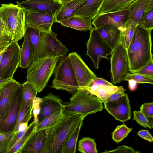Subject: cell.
Listing matches in <instances>:
<instances>
[{
  "label": "cell",
  "instance_id": "obj_1",
  "mask_svg": "<svg viewBox=\"0 0 153 153\" xmlns=\"http://www.w3.org/2000/svg\"><path fill=\"white\" fill-rule=\"evenodd\" d=\"M152 30L137 25L127 49L130 64V72L134 73L153 59L152 53Z\"/></svg>",
  "mask_w": 153,
  "mask_h": 153
},
{
  "label": "cell",
  "instance_id": "obj_2",
  "mask_svg": "<svg viewBox=\"0 0 153 153\" xmlns=\"http://www.w3.org/2000/svg\"><path fill=\"white\" fill-rule=\"evenodd\" d=\"M86 116L81 114L65 115L48 129L44 153H61L71 133Z\"/></svg>",
  "mask_w": 153,
  "mask_h": 153
},
{
  "label": "cell",
  "instance_id": "obj_3",
  "mask_svg": "<svg viewBox=\"0 0 153 153\" xmlns=\"http://www.w3.org/2000/svg\"><path fill=\"white\" fill-rule=\"evenodd\" d=\"M103 109L102 101L97 97L86 91L79 90L64 105V114L68 116L81 114L88 115L101 111Z\"/></svg>",
  "mask_w": 153,
  "mask_h": 153
},
{
  "label": "cell",
  "instance_id": "obj_4",
  "mask_svg": "<svg viewBox=\"0 0 153 153\" xmlns=\"http://www.w3.org/2000/svg\"><path fill=\"white\" fill-rule=\"evenodd\" d=\"M60 57H45L33 62L28 68L27 81L31 83L38 93L47 86Z\"/></svg>",
  "mask_w": 153,
  "mask_h": 153
},
{
  "label": "cell",
  "instance_id": "obj_5",
  "mask_svg": "<svg viewBox=\"0 0 153 153\" xmlns=\"http://www.w3.org/2000/svg\"><path fill=\"white\" fill-rule=\"evenodd\" d=\"M51 87L75 93L80 88L76 79L69 55L65 56L56 66Z\"/></svg>",
  "mask_w": 153,
  "mask_h": 153
},
{
  "label": "cell",
  "instance_id": "obj_6",
  "mask_svg": "<svg viewBox=\"0 0 153 153\" xmlns=\"http://www.w3.org/2000/svg\"><path fill=\"white\" fill-rule=\"evenodd\" d=\"M110 73L114 84L120 82L130 72V64L127 49L120 34L119 40L112 50L110 57Z\"/></svg>",
  "mask_w": 153,
  "mask_h": 153
},
{
  "label": "cell",
  "instance_id": "obj_7",
  "mask_svg": "<svg viewBox=\"0 0 153 153\" xmlns=\"http://www.w3.org/2000/svg\"><path fill=\"white\" fill-rule=\"evenodd\" d=\"M90 36L86 43V55L92 60L94 67L98 69L100 60L111 55L112 50L100 37L95 27L90 31Z\"/></svg>",
  "mask_w": 153,
  "mask_h": 153
},
{
  "label": "cell",
  "instance_id": "obj_8",
  "mask_svg": "<svg viewBox=\"0 0 153 153\" xmlns=\"http://www.w3.org/2000/svg\"><path fill=\"white\" fill-rule=\"evenodd\" d=\"M21 48L18 42L11 41L0 62V77L13 78L19 66Z\"/></svg>",
  "mask_w": 153,
  "mask_h": 153
},
{
  "label": "cell",
  "instance_id": "obj_9",
  "mask_svg": "<svg viewBox=\"0 0 153 153\" xmlns=\"http://www.w3.org/2000/svg\"><path fill=\"white\" fill-rule=\"evenodd\" d=\"M57 35L52 31H40L42 57H56L65 56L68 50L57 37Z\"/></svg>",
  "mask_w": 153,
  "mask_h": 153
},
{
  "label": "cell",
  "instance_id": "obj_10",
  "mask_svg": "<svg viewBox=\"0 0 153 153\" xmlns=\"http://www.w3.org/2000/svg\"><path fill=\"white\" fill-rule=\"evenodd\" d=\"M22 88L20 84L14 91L6 116L0 121V133L14 131L22 103Z\"/></svg>",
  "mask_w": 153,
  "mask_h": 153
},
{
  "label": "cell",
  "instance_id": "obj_11",
  "mask_svg": "<svg viewBox=\"0 0 153 153\" xmlns=\"http://www.w3.org/2000/svg\"><path fill=\"white\" fill-rule=\"evenodd\" d=\"M68 55L80 90L85 91L92 81L97 76L76 52H72Z\"/></svg>",
  "mask_w": 153,
  "mask_h": 153
},
{
  "label": "cell",
  "instance_id": "obj_12",
  "mask_svg": "<svg viewBox=\"0 0 153 153\" xmlns=\"http://www.w3.org/2000/svg\"><path fill=\"white\" fill-rule=\"evenodd\" d=\"M129 11L128 9L98 14L93 19L92 24L96 29L112 25L122 31L128 20Z\"/></svg>",
  "mask_w": 153,
  "mask_h": 153
},
{
  "label": "cell",
  "instance_id": "obj_13",
  "mask_svg": "<svg viewBox=\"0 0 153 153\" xmlns=\"http://www.w3.org/2000/svg\"><path fill=\"white\" fill-rule=\"evenodd\" d=\"M104 104L105 108L116 120L125 122L130 119L131 108L127 94L115 100Z\"/></svg>",
  "mask_w": 153,
  "mask_h": 153
},
{
  "label": "cell",
  "instance_id": "obj_14",
  "mask_svg": "<svg viewBox=\"0 0 153 153\" xmlns=\"http://www.w3.org/2000/svg\"><path fill=\"white\" fill-rule=\"evenodd\" d=\"M25 11L26 25L32 26L43 32L52 31L51 28L55 22V15L49 12Z\"/></svg>",
  "mask_w": 153,
  "mask_h": 153
},
{
  "label": "cell",
  "instance_id": "obj_15",
  "mask_svg": "<svg viewBox=\"0 0 153 153\" xmlns=\"http://www.w3.org/2000/svg\"><path fill=\"white\" fill-rule=\"evenodd\" d=\"M17 4L27 11L49 12L55 15L62 6L54 0H26L17 1Z\"/></svg>",
  "mask_w": 153,
  "mask_h": 153
},
{
  "label": "cell",
  "instance_id": "obj_16",
  "mask_svg": "<svg viewBox=\"0 0 153 153\" xmlns=\"http://www.w3.org/2000/svg\"><path fill=\"white\" fill-rule=\"evenodd\" d=\"M48 129L35 131L30 136L19 153H44Z\"/></svg>",
  "mask_w": 153,
  "mask_h": 153
},
{
  "label": "cell",
  "instance_id": "obj_17",
  "mask_svg": "<svg viewBox=\"0 0 153 153\" xmlns=\"http://www.w3.org/2000/svg\"><path fill=\"white\" fill-rule=\"evenodd\" d=\"M42 98L38 123L52 113L62 109L64 106L62 100L51 92Z\"/></svg>",
  "mask_w": 153,
  "mask_h": 153
},
{
  "label": "cell",
  "instance_id": "obj_18",
  "mask_svg": "<svg viewBox=\"0 0 153 153\" xmlns=\"http://www.w3.org/2000/svg\"><path fill=\"white\" fill-rule=\"evenodd\" d=\"M20 84L13 79L3 87L0 99V121L6 116L13 95Z\"/></svg>",
  "mask_w": 153,
  "mask_h": 153
},
{
  "label": "cell",
  "instance_id": "obj_19",
  "mask_svg": "<svg viewBox=\"0 0 153 153\" xmlns=\"http://www.w3.org/2000/svg\"><path fill=\"white\" fill-rule=\"evenodd\" d=\"M96 29L103 40L113 50L119 40L120 30L112 25H107Z\"/></svg>",
  "mask_w": 153,
  "mask_h": 153
},
{
  "label": "cell",
  "instance_id": "obj_20",
  "mask_svg": "<svg viewBox=\"0 0 153 153\" xmlns=\"http://www.w3.org/2000/svg\"><path fill=\"white\" fill-rule=\"evenodd\" d=\"M25 27V11L21 8L12 23L10 30L11 41L18 42L24 37Z\"/></svg>",
  "mask_w": 153,
  "mask_h": 153
},
{
  "label": "cell",
  "instance_id": "obj_21",
  "mask_svg": "<svg viewBox=\"0 0 153 153\" xmlns=\"http://www.w3.org/2000/svg\"><path fill=\"white\" fill-rule=\"evenodd\" d=\"M92 21L90 19L75 15L62 20L59 23L63 26L85 31H90L93 27Z\"/></svg>",
  "mask_w": 153,
  "mask_h": 153
},
{
  "label": "cell",
  "instance_id": "obj_22",
  "mask_svg": "<svg viewBox=\"0 0 153 153\" xmlns=\"http://www.w3.org/2000/svg\"><path fill=\"white\" fill-rule=\"evenodd\" d=\"M40 31L28 25H26L24 36L27 38L34 52L33 62L42 58L41 42L39 38Z\"/></svg>",
  "mask_w": 153,
  "mask_h": 153
},
{
  "label": "cell",
  "instance_id": "obj_23",
  "mask_svg": "<svg viewBox=\"0 0 153 153\" xmlns=\"http://www.w3.org/2000/svg\"><path fill=\"white\" fill-rule=\"evenodd\" d=\"M149 0H136L129 9L128 20H131L136 25H142L144 16Z\"/></svg>",
  "mask_w": 153,
  "mask_h": 153
},
{
  "label": "cell",
  "instance_id": "obj_24",
  "mask_svg": "<svg viewBox=\"0 0 153 153\" xmlns=\"http://www.w3.org/2000/svg\"><path fill=\"white\" fill-rule=\"evenodd\" d=\"M85 0H73L62 5L55 16V22L59 23L62 20L75 15Z\"/></svg>",
  "mask_w": 153,
  "mask_h": 153
},
{
  "label": "cell",
  "instance_id": "obj_25",
  "mask_svg": "<svg viewBox=\"0 0 153 153\" xmlns=\"http://www.w3.org/2000/svg\"><path fill=\"white\" fill-rule=\"evenodd\" d=\"M136 0H103L98 14L128 9Z\"/></svg>",
  "mask_w": 153,
  "mask_h": 153
},
{
  "label": "cell",
  "instance_id": "obj_26",
  "mask_svg": "<svg viewBox=\"0 0 153 153\" xmlns=\"http://www.w3.org/2000/svg\"><path fill=\"white\" fill-rule=\"evenodd\" d=\"M103 0H85L76 12L75 15L93 19L98 15Z\"/></svg>",
  "mask_w": 153,
  "mask_h": 153
},
{
  "label": "cell",
  "instance_id": "obj_27",
  "mask_svg": "<svg viewBox=\"0 0 153 153\" xmlns=\"http://www.w3.org/2000/svg\"><path fill=\"white\" fill-rule=\"evenodd\" d=\"M20 8L21 7L17 4L13 3L3 4L0 7L1 19L10 35V30L12 23Z\"/></svg>",
  "mask_w": 153,
  "mask_h": 153
},
{
  "label": "cell",
  "instance_id": "obj_28",
  "mask_svg": "<svg viewBox=\"0 0 153 153\" xmlns=\"http://www.w3.org/2000/svg\"><path fill=\"white\" fill-rule=\"evenodd\" d=\"M24 40L20 50L19 66L23 68H28L33 62L34 52L27 38L24 36Z\"/></svg>",
  "mask_w": 153,
  "mask_h": 153
},
{
  "label": "cell",
  "instance_id": "obj_29",
  "mask_svg": "<svg viewBox=\"0 0 153 153\" xmlns=\"http://www.w3.org/2000/svg\"><path fill=\"white\" fill-rule=\"evenodd\" d=\"M121 87L112 85L92 86L87 87L86 91L98 97L102 102Z\"/></svg>",
  "mask_w": 153,
  "mask_h": 153
},
{
  "label": "cell",
  "instance_id": "obj_30",
  "mask_svg": "<svg viewBox=\"0 0 153 153\" xmlns=\"http://www.w3.org/2000/svg\"><path fill=\"white\" fill-rule=\"evenodd\" d=\"M65 116L62 109L52 113L37 123L36 131L50 128L57 123Z\"/></svg>",
  "mask_w": 153,
  "mask_h": 153
},
{
  "label": "cell",
  "instance_id": "obj_31",
  "mask_svg": "<svg viewBox=\"0 0 153 153\" xmlns=\"http://www.w3.org/2000/svg\"><path fill=\"white\" fill-rule=\"evenodd\" d=\"M37 123L34 121L32 122L19 140L6 153H19L29 137L36 131Z\"/></svg>",
  "mask_w": 153,
  "mask_h": 153
},
{
  "label": "cell",
  "instance_id": "obj_32",
  "mask_svg": "<svg viewBox=\"0 0 153 153\" xmlns=\"http://www.w3.org/2000/svg\"><path fill=\"white\" fill-rule=\"evenodd\" d=\"M83 122V121L81 122L71 133L61 153H75L76 152L77 140Z\"/></svg>",
  "mask_w": 153,
  "mask_h": 153
},
{
  "label": "cell",
  "instance_id": "obj_33",
  "mask_svg": "<svg viewBox=\"0 0 153 153\" xmlns=\"http://www.w3.org/2000/svg\"><path fill=\"white\" fill-rule=\"evenodd\" d=\"M22 85V103L33 104V101L36 97L38 92L32 85L27 81Z\"/></svg>",
  "mask_w": 153,
  "mask_h": 153
},
{
  "label": "cell",
  "instance_id": "obj_34",
  "mask_svg": "<svg viewBox=\"0 0 153 153\" xmlns=\"http://www.w3.org/2000/svg\"><path fill=\"white\" fill-rule=\"evenodd\" d=\"M78 150L82 153L98 152L94 139L89 137H84L79 141Z\"/></svg>",
  "mask_w": 153,
  "mask_h": 153
},
{
  "label": "cell",
  "instance_id": "obj_35",
  "mask_svg": "<svg viewBox=\"0 0 153 153\" xmlns=\"http://www.w3.org/2000/svg\"><path fill=\"white\" fill-rule=\"evenodd\" d=\"M136 26L132 21L128 20L124 29L121 31V35L123 43L126 49L133 35Z\"/></svg>",
  "mask_w": 153,
  "mask_h": 153
},
{
  "label": "cell",
  "instance_id": "obj_36",
  "mask_svg": "<svg viewBox=\"0 0 153 153\" xmlns=\"http://www.w3.org/2000/svg\"><path fill=\"white\" fill-rule=\"evenodd\" d=\"M32 105L33 104L27 105L22 103L15 129L19 123H28L32 116Z\"/></svg>",
  "mask_w": 153,
  "mask_h": 153
},
{
  "label": "cell",
  "instance_id": "obj_37",
  "mask_svg": "<svg viewBox=\"0 0 153 153\" xmlns=\"http://www.w3.org/2000/svg\"><path fill=\"white\" fill-rule=\"evenodd\" d=\"M132 131V128L128 127L125 124L118 125L112 133V139L118 143L127 137Z\"/></svg>",
  "mask_w": 153,
  "mask_h": 153
},
{
  "label": "cell",
  "instance_id": "obj_38",
  "mask_svg": "<svg viewBox=\"0 0 153 153\" xmlns=\"http://www.w3.org/2000/svg\"><path fill=\"white\" fill-rule=\"evenodd\" d=\"M11 36L0 18V48L7 47L11 42Z\"/></svg>",
  "mask_w": 153,
  "mask_h": 153
},
{
  "label": "cell",
  "instance_id": "obj_39",
  "mask_svg": "<svg viewBox=\"0 0 153 153\" xmlns=\"http://www.w3.org/2000/svg\"><path fill=\"white\" fill-rule=\"evenodd\" d=\"M132 79L138 83L153 84V76L136 73H128L124 78L123 80L127 81Z\"/></svg>",
  "mask_w": 153,
  "mask_h": 153
},
{
  "label": "cell",
  "instance_id": "obj_40",
  "mask_svg": "<svg viewBox=\"0 0 153 153\" xmlns=\"http://www.w3.org/2000/svg\"><path fill=\"white\" fill-rule=\"evenodd\" d=\"M133 119L139 124L145 128L152 129L153 127V119L147 118L140 111L133 112Z\"/></svg>",
  "mask_w": 153,
  "mask_h": 153
},
{
  "label": "cell",
  "instance_id": "obj_41",
  "mask_svg": "<svg viewBox=\"0 0 153 153\" xmlns=\"http://www.w3.org/2000/svg\"><path fill=\"white\" fill-rule=\"evenodd\" d=\"M15 132L13 131L0 133V150L1 153H6L8 146Z\"/></svg>",
  "mask_w": 153,
  "mask_h": 153
},
{
  "label": "cell",
  "instance_id": "obj_42",
  "mask_svg": "<svg viewBox=\"0 0 153 153\" xmlns=\"http://www.w3.org/2000/svg\"><path fill=\"white\" fill-rule=\"evenodd\" d=\"M144 28L152 30L153 29V9L146 12L141 25Z\"/></svg>",
  "mask_w": 153,
  "mask_h": 153
},
{
  "label": "cell",
  "instance_id": "obj_43",
  "mask_svg": "<svg viewBox=\"0 0 153 153\" xmlns=\"http://www.w3.org/2000/svg\"><path fill=\"white\" fill-rule=\"evenodd\" d=\"M140 111L148 118L153 119V102L144 103L143 104L140 108Z\"/></svg>",
  "mask_w": 153,
  "mask_h": 153
},
{
  "label": "cell",
  "instance_id": "obj_44",
  "mask_svg": "<svg viewBox=\"0 0 153 153\" xmlns=\"http://www.w3.org/2000/svg\"><path fill=\"white\" fill-rule=\"evenodd\" d=\"M148 76H153V60H150L145 65L134 72Z\"/></svg>",
  "mask_w": 153,
  "mask_h": 153
},
{
  "label": "cell",
  "instance_id": "obj_45",
  "mask_svg": "<svg viewBox=\"0 0 153 153\" xmlns=\"http://www.w3.org/2000/svg\"><path fill=\"white\" fill-rule=\"evenodd\" d=\"M102 153H140V152L135 151L132 147L125 145L118 146L116 149L111 151H105Z\"/></svg>",
  "mask_w": 153,
  "mask_h": 153
},
{
  "label": "cell",
  "instance_id": "obj_46",
  "mask_svg": "<svg viewBox=\"0 0 153 153\" xmlns=\"http://www.w3.org/2000/svg\"><path fill=\"white\" fill-rule=\"evenodd\" d=\"M42 98L36 97L33 100V103L32 114L34 116V120L38 123L37 117L40 111V103Z\"/></svg>",
  "mask_w": 153,
  "mask_h": 153
},
{
  "label": "cell",
  "instance_id": "obj_47",
  "mask_svg": "<svg viewBox=\"0 0 153 153\" xmlns=\"http://www.w3.org/2000/svg\"><path fill=\"white\" fill-rule=\"evenodd\" d=\"M126 90L123 87L121 86L118 90L110 95L107 99L104 100L102 103L113 101L118 99L125 94V92Z\"/></svg>",
  "mask_w": 153,
  "mask_h": 153
},
{
  "label": "cell",
  "instance_id": "obj_48",
  "mask_svg": "<svg viewBox=\"0 0 153 153\" xmlns=\"http://www.w3.org/2000/svg\"><path fill=\"white\" fill-rule=\"evenodd\" d=\"M113 85L112 83L109 82L102 78L97 77L92 81L89 86H92L112 85Z\"/></svg>",
  "mask_w": 153,
  "mask_h": 153
},
{
  "label": "cell",
  "instance_id": "obj_49",
  "mask_svg": "<svg viewBox=\"0 0 153 153\" xmlns=\"http://www.w3.org/2000/svg\"><path fill=\"white\" fill-rule=\"evenodd\" d=\"M25 131H17L15 132L8 146L6 152L13 146L23 134Z\"/></svg>",
  "mask_w": 153,
  "mask_h": 153
},
{
  "label": "cell",
  "instance_id": "obj_50",
  "mask_svg": "<svg viewBox=\"0 0 153 153\" xmlns=\"http://www.w3.org/2000/svg\"><path fill=\"white\" fill-rule=\"evenodd\" d=\"M137 134L141 138L149 142H152L153 140L152 136L147 130H140L138 132Z\"/></svg>",
  "mask_w": 153,
  "mask_h": 153
},
{
  "label": "cell",
  "instance_id": "obj_51",
  "mask_svg": "<svg viewBox=\"0 0 153 153\" xmlns=\"http://www.w3.org/2000/svg\"><path fill=\"white\" fill-rule=\"evenodd\" d=\"M28 126V123H21L17 126L14 131H25Z\"/></svg>",
  "mask_w": 153,
  "mask_h": 153
},
{
  "label": "cell",
  "instance_id": "obj_52",
  "mask_svg": "<svg viewBox=\"0 0 153 153\" xmlns=\"http://www.w3.org/2000/svg\"><path fill=\"white\" fill-rule=\"evenodd\" d=\"M128 87L129 90L132 91H135L137 87V83L134 80L131 79L128 81Z\"/></svg>",
  "mask_w": 153,
  "mask_h": 153
},
{
  "label": "cell",
  "instance_id": "obj_53",
  "mask_svg": "<svg viewBox=\"0 0 153 153\" xmlns=\"http://www.w3.org/2000/svg\"><path fill=\"white\" fill-rule=\"evenodd\" d=\"M13 78L5 79L0 77V88L3 87L10 81Z\"/></svg>",
  "mask_w": 153,
  "mask_h": 153
},
{
  "label": "cell",
  "instance_id": "obj_54",
  "mask_svg": "<svg viewBox=\"0 0 153 153\" xmlns=\"http://www.w3.org/2000/svg\"><path fill=\"white\" fill-rule=\"evenodd\" d=\"M73 0H54L55 1L63 5Z\"/></svg>",
  "mask_w": 153,
  "mask_h": 153
},
{
  "label": "cell",
  "instance_id": "obj_55",
  "mask_svg": "<svg viewBox=\"0 0 153 153\" xmlns=\"http://www.w3.org/2000/svg\"><path fill=\"white\" fill-rule=\"evenodd\" d=\"M7 47L6 48H5L0 53V62L2 59V58L3 57V56L4 53L5 52V51Z\"/></svg>",
  "mask_w": 153,
  "mask_h": 153
},
{
  "label": "cell",
  "instance_id": "obj_56",
  "mask_svg": "<svg viewBox=\"0 0 153 153\" xmlns=\"http://www.w3.org/2000/svg\"><path fill=\"white\" fill-rule=\"evenodd\" d=\"M2 89H3V87L1 88H0V99L2 91Z\"/></svg>",
  "mask_w": 153,
  "mask_h": 153
},
{
  "label": "cell",
  "instance_id": "obj_57",
  "mask_svg": "<svg viewBox=\"0 0 153 153\" xmlns=\"http://www.w3.org/2000/svg\"><path fill=\"white\" fill-rule=\"evenodd\" d=\"M1 10H0V18H1Z\"/></svg>",
  "mask_w": 153,
  "mask_h": 153
},
{
  "label": "cell",
  "instance_id": "obj_58",
  "mask_svg": "<svg viewBox=\"0 0 153 153\" xmlns=\"http://www.w3.org/2000/svg\"><path fill=\"white\" fill-rule=\"evenodd\" d=\"M0 153H1V151H0Z\"/></svg>",
  "mask_w": 153,
  "mask_h": 153
}]
</instances>
